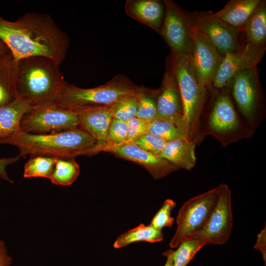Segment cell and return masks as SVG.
I'll return each mask as SVG.
<instances>
[{"label":"cell","instance_id":"obj_10","mask_svg":"<svg viewBox=\"0 0 266 266\" xmlns=\"http://www.w3.org/2000/svg\"><path fill=\"white\" fill-rule=\"evenodd\" d=\"M165 14L160 34L174 55L189 56L192 48L191 23L188 13L174 1H163Z\"/></svg>","mask_w":266,"mask_h":266},{"label":"cell","instance_id":"obj_35","mask_svg":"<svg viewBox=\"0 0 266 266\" xmlns=\"http://www.w3.org/2000/svg\"><path fill=\"white\" fill-rule=\"evenodd\" d=\"M21 156L19 154L14 157L3 158L0 159V178L3 180L13 183V181L11 179L7 173L6 167L17 162Z\"/></svg>","mask_w":266,"mask_h":266},{"label":"cell","instance_id":"obj_20","mask_svg":"<svg viewBox=\"0 0 266 266\" xmlns=\"http://www.w3.org/2000/svg\"><path fill=\"white\" fill-rule=\"evenodd\" d=\"M195 143L183 137L167 142L159 156L172 163L179 168L191 170L195 166Z\"/></svg>","mask_w":266,"mask_h":266},{"label":"cell","instance_id":"obj_9","mask_svg":"<svg viewBox=\"0 0 266 266\" xmlns=\"http://www.w3.org/2000/svg\"><path fill=\"white\" fill-rule=\"evenodd\" d=\"M191 23L200 33L206 36L221 57L238 49L240 32L230 26L212 11L188 12Z\"/></svg>","mask_w":266,"mask_h":266},{"label":"cell","instance_id":"obj_13","mask_svg":"<svg viewBox=\"0 0 266 266\" xmlns=\"http://www.w3.org/2000/svg\"><path fill=\"white\" fill-rule=\"evenodd\" d=\"M229 85L241 113L248 119H252L256 113L261 100L257 66L240 70L230 80Z\"/></svg>","mask_w":266,"mask_h":266},{"label":"cell","instance_id":"obj_4","mask_svg":"<svg viewBox=\"0 0 266 266\" xmlns=\"http://www.w3.org/2000/svg\"><path fill=\"white\" fill-rule=\"evenodd\" d=\"M143 90L127 77L117 75L105 84L92 88L66 83L55 101L63 108L77 113L112 106L123 97L137 95Z\"/></svg>","mask_w":266,"mask_h":266},{"label":"cell","instance_id":"obj_26","mask_svg":"<svg viewBox=\"0 0 266 266\" xmlns=\"http://www.w3.org/2000/svg\"><path fill=\"white\" fill-rule=\"evenodd\" d=\"M24 166V177L50 178L53 171L57 158L31 155Z\"/></svg>","mask_w":266,"mask_h":266},{"label":"cell","instance_id":"obj_11","mask_svg":"<svg viewBox=\"0 0 266 266\" xmlns=\"http://www.w3.org/2000/svg\"><path fill=\"white\" fill-rule=\"evenodd\" d=\"M190 23V63L199 84L207 91L212 89L214 76L222 57L208 38L194 27L191 20Z\"/></svg>","mask_w":266,"mask_h":266},{"label":"cell","instance_id":"obj_32","mask_svg":"<svg viewBox=\"0 0 266 266\" xmlns=\"http://www.w3.org/2000/svg\"><path fill=\"white\" fill-rule=\"evenodd\" d=\"M167 142L158 135L147 133L128 143H132L147 152L159 156Z\"/></svg>","mask_w":266,"mask_h":266},{"label":"cell","instance_id":"obj_30","mask_svg":"<svg viewBox=\"0 0 266 266\" xmlns=\"http://www.w3.org/2000/svg\"><path fill=\"white\" fill-rule=\"evenodd\" d=\"M136 96H125L113 104L111 106L113 117L125 122L135 117L137 107Z\"/></svg>","mask_w":266,"mask_h":266},{"label":"cell","instance_id":"obj_22","mask_svg":"<svg viewBox=\"0 0 266 266\" xmlns=\"http://www.w3.org/2000/svg\"><path fill=\"white\" fill-rule=\"evenodd\" d=\"M31 107L28 102L19 96L0 107V140L21 131V119Z\"/></svg>","mask_w":266,"mask_h":266},{"label":"cell","instance_id":"obj_28","mask_svg":"<svg viewBox=\"0 0 266 266\" xmlns=\"http://www.w3.org/2000/svg\"><path fill=\"white\" fill-rule=\"evenodd\" d=\"M149 133L158 135L167 142L185 137L177 124L170 120L159 118L150 122Z\"/></svg>","mask_w":266,"mask_h":266},{"label":"cell","instance_id":"obj_19","mask_svg":"<svg viewBox=\"0 0 266 266\" xmlns=\"http://www.w3.org/2000/svg\"><path fill=\"white\" fill-rule=\"evenodd\" d=\"M18 62L10 52L0 58V107L18 96Z\"/></svg>","mask_w":266,"mask_h":266},{"label":"cell","instance_id":"obj_29","mask_svg":"<svg viewBox=\"0 0 266 266\" xmlns=\"http://www.w3.org/2000/svg\"><path fill=\"white\" fill-rule=\"evenodd\" d=\"M127 137V122L113 118L108 128L106 142L102 150L110 151L112 148L123 144L126 142Z\"/></svg>","mask_w":266,"mask_h":266},{"label":"cell","instance_id":"obj_38","mask_svg":"<svg viewBox=\"0 0 266 266\" xmlns=\"http://www.w3.org/2000/svg\"><path fill=\"white\" fill-rule=\"evenodd\" d=\"M171 249H169L164 252L163 255L166 257L167 259L164 266H173V261L171 254Z\"/></svg>","mask_w":266,"mask_h":266},{"label":"cell","instance_id":"obj_27","mask_svg":"<svg viewBox=\"0 0 266 266\" xmlns=\"http://www.w3.org/2000/svg\"><path fill=\"white\" fill-rule=\"evenodd\" d=\"M204 243L195 238H189L181 242L176 250H171L173 266H187Z\"/></svg>","mask_w":266,"mask_h":266},{"label":"cell","instance_id":"obj_34","mask_svg":"<svg viewBox=\"0 0 266 266\" xmlns=\"http://www.w3.org/2000/svg\"><path fill=\"white\" fill-rule=\"evenodd\" d=\"M149 121L135 117L129 119L127 121V137L126 142L124 143L130 142L142 135L149 133Z\"/></svg>","mask_w":266,"mask_h":266},{"label":"cell","instance_id":"obj_36","mask_svg":"<svg viewBox=\"0 0 266 266\" xmlns=\"http://www.w3.org/2000/svg\"><path fill=\"white\" fill-rule=\"evenodd\" d=\"M266 230L265 227V228L258 234L257 241L254 246L255 249L259 250L261 252L265 264L266 261Z\"/></svg>","mask_w":266,"mask_h":266},{"label":"cell","instance_id":"obj_24","mask_svg":"<svg viewBox=\"0 0 266 266\" xmlns=\"http://www.w3.org/2000/svg\"><path fill=\"white\" fill-rule=\"evenodd\" d=\"M163 238L162 231L154 228L150 224L146 226L140 224L137 227L128 230L119 235L113 246L115 248H120L138 241L154 243L162 241Z\"/></svg>","mask_w":266,"mask_h":266},{"label":"cell","instance_id":"obj_37","mask_svg":"<svg viewBox=\"0 0 266 266\" xmlns=\"http://www.w3.org/2000/svg\"><path fill=\"white\" fill-rule=\"evenodd\" d=\"M12 262L4 241L0 239V266H10Z\"/></svg>","mask_w":266,"mask_h":266},{"label":"cell","instance_id":"obj_3","mask_svg":"<svg viewBox=\"0 0 266 266\" xmlns=\"http://www.w3.org/2000/svg\"><path fill=\"white\" fill-rule=\"evenodd\" d=\"M60 64L42 56L18 61V95L31 106L55 101L66 84Z\"/></svg>","mask_w":266,"mask_h":266},{"label":"cell","instance_id":"obj_33","mask_svg":"<svg viewBox=\"0 0 266 266\" xmlns=\"http://www.w3.org/2000/svg\"><path fill=\"white\" fill-rule=\"evenodd\" d=\"M176 205L173 200H166L152 219L150 225L160 231L164 228L171 227L174 219L171 216V212Z\"/></svg>","mask_w":266,"mask_h":266},{"label":"cell","instance_id":"obj_21","mask_svg":"<svg viewBox=\"0 0 266 266\" xmlns=\"http://www.w3.org/2000/svg\"><path fill=\"white\" fill-rule=\"evenodd\" d=\"M261 0H231L215 13L224 22L243 32L244 26Z\"/></svg>","mask_w":266,"mask_h":266},{"label":"cell","instance_id":"obj_15","mask_svg":"<svg viewBox=\"0 0 266 266\" xmlns=\"http://www.w3.org/2000/svg\"><path fill=\"white\" fill-rule=\"evenodd\" d=\"M118 157L136 163L144 167L157 180L161 179L179 168L166 159L127 143L110 150Z\"/></svg>","mask_w":266,"mask_h":266},{"label":"cell","instance_id":"obj_6","mask_svg":"<svg viewBox=\"0 0 266 266\" xmlns=\"http://www.w3.org/2000/svg\"><path fill=\"white\" fill-rule=\"evenodd\" d=\"M221 185L185 201L176 216L177 228L169 246L176 248L201 230L206 224L219 198Z\"/></svg>","mask_w":266,"mask_h":266},{"label":"cell","instance_id":"obj_18","mask_svg":"<svg viewBox=\"0 0 266 266\" xmlns=\"http://www.w3.org/2000/svg\"><path fill=\"white\" fill-rule=\"evenodd\" d=\"M209 126L214 131L224 133L235 130L238 121L229 95L222 93L213 101L209 116Z\"/></svg>","mask_w":266,"mask_h":266},{"label":"cell","instance_id":"obj_8","mask_svg":"<svg viewBox=\"0 0 266 266\" xmlns=\"http://www.w3.org/2000/svg\"><path fill=\"white\" fill-rule=\"evenodd\" d=\"M221 185L218 200L206 224L189 238L201 240L205 245L223 244L230 238L233 223L231 191L228 185Z\"/></svg>","mask_w":266,"mask_h":266},{"label":"cell","instance_id":"obj_39","mask_svg":"<svg viewBox=\"0 0 266 266\" xmlns=\"http://www.w3.org/2000/svg\"><path fill=\"white\" fill-rule=\"evenodd\" d=\"M9 51L6 45L0 40V58Z\"/></svg>","mask_w":266,"mask_h":266},{"label":"cell","instance_id":"obj_25","mask_svg":"<svg viewBox=\"0 0 266 266\" xmlns=\"http://www.w3.org/2000/svg\"><path fill=\"white\" fill-rule=\"evenodd\" d=\"M79 172V166L74 158H57L49 179L54 184L68 186L77 178Z\"/></svg>","mask_w":266,"mask_h":266},{"label":"cell","instance_id":"obj_16","mask_svg":"<svg viewBox=\"0 0 266 266\" xmlns=\"http://www.w3.org/2000/svg\"><path fill=\"white\" fill-rule=\"evenodd\" d=\"M111 106L91 108L77 112L79 128L98 141L99 152L105 144L108 128L113 118Z\"/></svg>","mask_w":266,"mask_h":266},{"label":"cell","instance_id":"obj_7","mask_svg":"<svg viewBox=\"0 0 266 266\" xmlns=\"http://www.w3.org/2000/svg\"><path fill=\"white\" fill-rule=\"evenodd\" d=\"M78 114L52 101L31 106L20 122L21 131L48 134L79 128Z\"/></svg>","mask_w":266,"mask_h":266},{"label":"cell","instance_id":"obj_23","mask_svg":"<svg viewBox=\"0 0 266 266\" xmlns=\"http://www.w3.org/2000/svg\"><path fill=\"white\" fill-rule=\"evenodd\" d=\"M246 42L266 48V1L263 0L255 9L246 22L243 30Z\"/></svg>","mask_w":266,"mask_h":266},{"label":"cell","instance_id":"obj_2","mask_svg":"<svg viewBox=\"0 0 266 266\" xmlns=\"http://www.w3.org/2000/svg\"><path fill=\"white\" fill-rule=\"evenodd\" d=\"M0 144L17 147L19 155L74 158L99 152L98 141L79 128L48 134L19 132L0 140Z\"/></svg>","mask_w":266,"mask_h":266},{"label":"cell","instance_id":"obj_14","mask_svg":"<svg viewBox=\"0 0 266 266\" xmlns=\"http://www.w3.org/2000/svg\"><path fill=\"white\" fill-rule=\"evenodd\" d=\"M156 96L157 118L173 121L179 125L182 131V100L177 81L169 66L164 75Z\"/></svg>","mask_w":266,"mask_h":266},{"label":"cell","instance_id":"obj_31","mask_svg":"<svg viewBox=\"0 0 266 266\" xmlns=\"http://www.w3.org/2000/svg\"><path fill=\"white\" fill-rule=\"evenodd\" d=\"M155 93L152 96L150 95L144 89L137 95V107L135 117L149 122L157 118L156 100L153 97Z\"/></svg>","mask_w":266,"mask_h":266},{"label":"cell","instance_id":"obj_1","mask_svg":"<svg viewBox=\"0 0 266 266\" xmlns=\"http://www.w3.org/2000/svg\"><path fill=\"white\" fill-rule=\"evenodd\" d=\"M0 40L17 62L42 56L61 65L70 45L68 36L51 16L38 12L26 13L14 21L0 15Z\"/></svg>","mask_w":266,"mask_h":266},{"label":"cell","instance_id":"obj_17","mask_svg":"<svg viewBox=\"0 0 266 266\" xmlns=\"http://www.w3.org/2000/svg\"><path fill=\"white\" fill-rule=\"evenodd\" d=\"M127 14L160 34L165 8L158 0H127L125 6Z\"/></svg>","mask_w":266,"mask_h":266},{"label":"cell","instance_id":"obj_12","mask_svg":"<svg viewBox=\"0 0 266 266\" xmlns=\"http://www.w3.org/2000/svg\"><path fill=\"white\" fill-rule=\"evenodd\" d=\"M266 48L246 42L238 49L228 53L222 57L212 81V88L221 89L228 85L239 71L257 66L263 58Z\"/></svg>","mask_w":266,"mask_h":266},{"label":"cell","instance_id":"obj_5","mask_svg":"<svg viewBox=\"0 0 266 266\" xmlns=\"http://www.w3.org/2000/svg\"><path fill=\"white\" fill-rule=\"evenodd\" d=\"M169 66L178 83L183 105L182 129L191 139L204 102L206 91L199 84L185 54H172Z\"/></svg>","mask_w":266,"mask_h":266}]
</instances>
